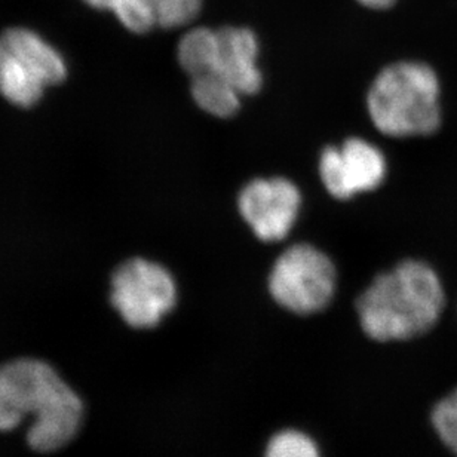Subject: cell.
Instances as JSON below:
<instances>
[{
    "label": "cell",
    "instance_id": "6da1fadb",
    "mask_svg": "<svg viewBox=\"0 0 457 457\" xmlns=\"http://www.w3.org/2000/svg\"><path fill=\"white\" fill-rule=\"evenodd\" d=\"M31 416L27 443L42 453L69 445L79 431L84 403L44 361H11L0 367V431H12Z\"/></svg>",
    "mask_w": 457,
    "mask_h": 457
},
{
    "label": "cell",
    "instance_id": "7a4b0ae2",
    "mask_svg": "<svg viewBox=\"0 0 457 457\" xmlns=\"http://www.w3.org/2000/svg\"><path fill=\"white\" fill-rule=\"evenodd\" d=\"M445 303V288L436 270L423 262L405 260L367 287L356 300V313L370 339L394 342L431 330Z\"/></svg>",
    "mask_w": 457,
    "mask_h": 457
},
{
    "label": "cell",
    "instance_id": "3957f363",
    "mask_svg": "<svg viewBox=\"0 0 457 457\" xmlns=\"http://www.w3.org/2000/svg\"><path fill=\"white\" fill-rule=\"evenodd\" d=\"M440 80L431 67L418 62L383 69L367 94L371 122L385 136H431L441 125Z\"/></svg>",
    "mask_w": 457,
    "mask_h": 457
},
{
    "label": "cell",
    "instance_id": "277c9868",
    "mask_svg": "<svg viewBox=\"0 0 457 457\" xmlns=\"http://www.w3.org/2000/svg\"><path fill=\"white\" fill-rule=\"evenodd\" d=\"M67 67L57 49L22 27L0 35V94L15 106L31 107L46 87L66 79Z\"/></svg>",
    "mask_w": 457,
    "mask_h": 457
},
{
    "label": "cell",
    "instance_id": "5b68a950",
    "mask_svg": "<svg viewBox=\"0 0 457 457\" xmlns=\"http://www.w3.org/2000/svg\"><path fill=\"white\" fill-rule=\"evenodd\" d=\"M337 287V272L330 257L309 244L287 248L269 275V293L281 308L312 315L331 303Z\"/></svg>",
    "mask_w": 457,
    "mask_h": 457
},
{
    "label": "cell",
    "instance_id": "8992f818",
    "mask_svg": "<svg viewBox=\"0 0 457 457\" xmlns=\"http://www.w3.org/2000/svg\"><path fill=\"white\" fill-rule=\"evenodd\" d=\"M112 304L132 328H154L177 303V284L162 264L131 259L112 278Z\"/></svg>",
    "mask_w": 457,
    "mask_h": 457
},
{
    "label": "cell",
    "instance_id": "52a82bcc",
    "mask_svg": "<svg viewBox=\"0 0 457 457\" xmlns=\"http://www.w3.org/2000/svg\"><path fill=\"white\" fill-rule=\"evenodd\" d=\"M302 195L293 181L272 177L255 179L241 190L237 208L255 237L264 242L282 241L295 228Z\"/></svg>",
    "mask_w": 457,
    "mask_h": 457
},
{
    "label": "cell",
    "instance_id": "ba28073f",
    "mask_svg": "<svg viewBox=\"0 0 457 457\" xmlns=\"http://www.w3.org/2000/svg\"><path fill=\"white\" fill-rule=\"evenodd\" d=\"M386 158L382 150L362 138H349L340 145H330L320 158L322 183L337 199L378 189L386 177Z\"/></svg>",
    "mask_w": 457,
    "mask_h": 457
},
{
    "label": "cell",
    "instance_id": "9c48e42d",
    "mask_svg": "<svg viewBox=\"0 0 457 457\" xmlns=\"http://www.w3.org/2000/svg\"><path fill=\"white\" fill-rule=\"evenodd\" d=\"M257 57L259 42L253 31L242 27H223L217 30L216 62L212 73L228 80L242 97L254 96L263 87Z\"/></svg>",
    "mask_w": 457,
    "mask_h": 457
},
{
    "label": "cell",
    "instance_id": "30bf717a",
    "mask_svg": "<svg viewBox=\"0 0 457 457\" xmlns=\"http://www.w3.org/2000/svg\"><path fill=\"white\" fill-rule=\"evenodd\" d=\"M203 0H119L113 12L119 21L134 33H145L154 27L176 29L198 17Z\"/></svg>",
    "mask_w": 457,
    "mask_h": 457
},
{
    "label": "cell",
    "instance_id": "8fae6325",
    "mask_svg": "<svg viewBox=\"0 0 457 457\" xmlns=\"http://www.w3.org/2000/svg\"><path fill=\"white\" fill-rule=\"evenodd\" d=\"M190 93L204 112L216 118H232L241 109V94L220 76H196L190 79Z\"/></svg>",
    "mask_w": 457,
    "mask_h": 457
},
{
    "label": "cell",
    "instance_id": "7c38bea8",
    "mask_svg": "<svg viewBox=\"0 0 457 457\" xmlns=\"http://www.w3.org/2000/svg\"><path fill=\"white\" fill-rule=\"evenodd\" d=\"M217 53V30L198 27L187 31L179 44V62L183 71L189 75H207L214 69Z\"/></svg>",
    "mask_w": 457,
    "mask_h": 457
},
{
    "label": "cell",
    "instance_id": "4fadbf2b",
    "mask_svg": "<svg viewBox=\"0 0 457 457\" xmlns=\"http://www.w3.org/2000/svg\"><path fill=\"white\" fill-rule=\"evenodd\" d=\"M264 457H322L312 436L299 429H282L269 440Z\"/></svg>",
    "mask_w": 457,
    "mask_h": 457
},
{
    "label": "cell",
    "instance_id": "5bb4252c",
    "mask_svg": "<svg viewBox=\"0 0 457 457\" xmlns=\"http://www.w3.org/2000/svg\"><path fill=\"white\" fill-rule=\"evenodd\" d=\"M432 425L441 441L457 456V387L432 410Z\"/></svg>",
    "mask_w": 457,
    "mask_h": 457
},
{
    "label": "cell",
    "instance_id": "9a60e30c",
    "mask_svg": "<svg viewBox=\"0 0 457 457\" xmlns=\"http://www.w3.org/2000/svg\"><path fill=\"white\" fill-rule=\"evenodd\" d=\"M361 4L371 9H386L395 4L396 0H358Z\"/></svg>",
    "mask_w": 457,
    "mask_h": 457
},
{
    "label": "cell",
    "instance_id": "2e32d148",
    "mask_svg": "<svg viewBox=\"0 0 457 457\" xmlns=\"http://www.w3.org/2000/svg\"><path fill=\"white\" fill-rule=\"evenodd\" d=\"M85 2H87L88 4H91L93 8L113 11L114 4H118L119 0H85Z\"/></svg>",
    "mask_w": 457,
    "mask_h": 457
}]
</instances>
